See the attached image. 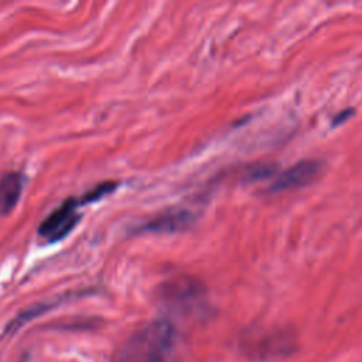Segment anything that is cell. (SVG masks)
<instances>
[{
    "label": "cell",
    "mask_w": 362,
    "mask_h": 362,
    "mask_svg": "<svg viewBox=\"0 0 362 362\" xmlns=\"http://www.w3.org/2000/svg\"><path fill=\"white\" fill-rule=\"evenodd\" d=\"M79 206L81 205L76 198L65 199L40 223V236H42L47 242H57L64 239L81 221V215L76 212Z\"/></svg>",
    "instance_id": "4"
},
{
    "label": "cell",
    "mask_w": 362,
    "mask_h": 362,
    "mask_svg": "<svg viewBox=\"0 0 362 362\" xmlns=\"http://www.w3.org/2000/svg\"><path fill=\"white\" fill-rule=\"evenodd\" d=\"M204 284L189 276H181L167 281L161 288L164 304L174 313L188 315L197 314L205 304Z\"/></svg>",
    "instance_id": "3"
},
{
    "label": "cell",
    "mask_w": 362,
    "mask_h": 362,
    "mask_svg": "<svg viewBox=\"0 0 362 362\" xmlns=\"http://www.w3.org/2000/svg\"><path fill=\"white\" fill-rule=\"evenodd\" d=\"M321 170V163L318 160H301L287 170L281 171L277 178L269 187V191L277 192L284 189H291L303 187L317 177Z\"/></svg>",
    "instance_id": "5"
},
{
    "label": "cell",
    "mask_w": 362,
    "mask_h": 362,
    "mask_svg": "<svg viewBox=\"0 0 362 362\" xmlns=\"http://www.w3.org/2000/svg\"><path fill=\"white\" fill-rule=\"evenodd\" d=\"M242 352L255 361L288 356L296 349L293 334L286 329H263L246 334L240 341Z\"/></svg>",
    "instance_id": "2"
},
{
    "label": "cell",
    "mask_w": 362,
    "mask_h": 362,
    "mask_svg": "<svg viewBox=\"0 0 362 362\" xmlns=\"http://www.w3.org/2000/svg\"><path fill=\"white\" fill-rule=\"evenodd\" d=\"M175 344L174 325L168 320H156L129 338L120 362H173Z\"/></svg>",
    "instance_id": "1"
},
{
    "label": "cell",
    "mask_w": 362,
    "mask_h": 362,
    "mask_svg": "<svg viewBox=\"0 0 362 362\" xmlns=\"http://www.w3.org/2000/svg\"><path fill=\"white\" fill-rule=\"evenodd\" d=\"M24 185L21 173L10 171L0 178V216L8 215L20 201Z\"/></svg>",
    "instance_id": "7"
},
{
    "label": "cell",
    "mask_w": 362,
    "mask_h": 362,
    "mask_svg": "<svg viewBox=\"0 0 362 362\" xmlns=\"http://www.w3.org/2000/svg\"><path fill=\"white\" fill-rule=\"evenodd\" d=\"M194 215L187 209H171L167 211L144 223H141L137 230L139 232H150V233H170L185 229L191 225Z\"/></svg>",
    "instance_id": "6"
},
{
    "label": "cell",
    "mask_w": 362,
    "mask_h": 362,
    "mask_svg": "<svg viewBox=\"0 0 362 362\" xmlns=\"http://www.w3.org/2000/svg\"><path fill=\"white\" fill-rule=\"evenodd\" d=\"M119 187V184L116 181H103L98 185H95L92 189H89L86 194H83L78 201H79V205H86V204H90V202H95V201H99L102 199L103 197L112 194L116 188Z\"/></svg>",
    "instance_id": "8"
}]
</instances>
